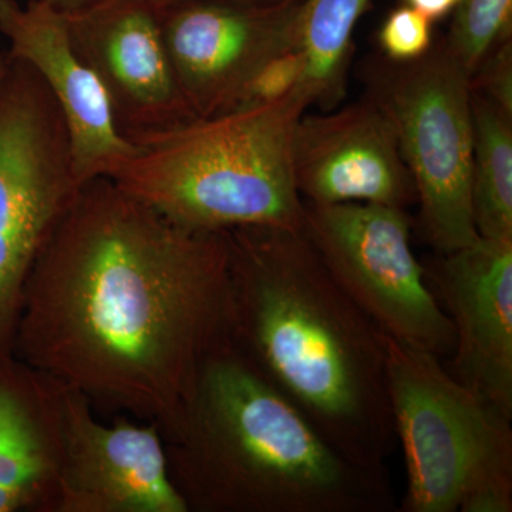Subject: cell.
I'll use <instances>...</instances> for the list:
<instances>
[{
	"label": "cell",
	"instance_id": "6da1fadb",
	"mask_svg": "<svg viewBox=\"0 0 512 512\" xmlns=\"http://www.w3.org/2000/svg\"><path fill=\"white\" fill-rule=\"evenodd\" d=\"M228 309L225 231L183 227L97 177L33 262L13 353L94 409L161 426L228 340Z\"/></svg>",
	"mask_w": 512,
	"mask_h": 512
},
{
	"label": "cell",
	"instance_id": "7a4b0ae2",
	"mask_svg": "<svg viewBox=\"0 0 512 512\" xmlns=\"http://www.w3.org/2000/svg\"><path fill=\"white\" fill-rule=\"evenodd\" d=\"M225 237L229 342L340 454L387 470L397 440L380 330L302 228Z\"/></svg>",
	"mask_w": 512,
	"mask_h": 512
},
{
	"label": "cell",
	"instance_id": "3957f363",
	"mask_svg": "<svg viewBox=\"0 0 512 512\" xmlns=\"http://www.w3.org/2000/svg\"><path fill=\"white\" fill-rule=\"evenodd\" d=\"M188 512H393L387 470L353 463L225 340L161 424Z\"/></svg>",
	"mask_w": 512,
	"mask_h": 512
},
{
	"label": "cell",
	"instance_id": "277c9868",
	"mask_svg": "<svg viewBox=\"0 0 512 512\" xmlns=\"http://www.w3.org/2000/svg\"><path fill=\"white\" fill-rule=\"evenodd\" d=\"M311 106L301 84L275 103L190 121L134 143L109 178L183 227L302 228L292 138Z\"/></svg>",
	"mask_w": 512,
	"mask_h": 512
},
{
	"label": "cell",
	"instance_id": "5b68a950",
	"mask_svg": "<svg viewBox=\"0 0 512 512\" xmlns=\"http://www.w3.org/2000/svg\"><path fill=\"white\" fill-rule=\"evenodd\" d=\"M387 390L406 464L403 512H511L512 419L440 357L382 335Z\"/></svg>",
	"mask_w": 512,
	"mask_h": 512
},
{
	"label": "cell",
	"instance_id": "8992f818",
	"mask_svg": "<svg viewBox=\"0 0 512 512\" xmlns=\"http://www.w3.org/2000/svg\"><path fill=\"white\" fill-rule=\"evenodd\" d=\"M366 97L392 123L434 252L478 241L471 208L473 110L470 76L446 40L413 62L377 57L365 70Z\"/></svg>",
	"mask_w": 512,
	"mask_h": 512
},
{
	"label": "cell",
	"instance_id": "52a82bcc",
	"mask_svg": "<svg viewBox=\"0 0 512 512\" xmlns=\"http://www.w3.org/2000/svg\"><path fill=\"white\" fill-rule=\"evenodd\" d=\"M79 188L55 97L10 56L0 82V356L13 353L30 269Z\"/></svg>",
	"mask_w": 512,
	"mask_h": 512
},
{
	"label": "cell",
	"instance_id": "ba28073f",
	"mask_svg": "<svg viewBox=\"0 0 512 512\" xmlns=\"http://www.w3.org/2000/svg\"><path fill=\"white\" fill-rule=\"evenodd\" d=\"M406 210L303 202L302 229L330 274L387 338L450 359L453 322L412 249Z\"/></svg>",
	"mask_w": 512,
	"mask_h": 512
},
{
	"label": "cell",
	"instance_id": "9c48e42d",
	"mask_svg": "<svg viewBox=\"0 0 512 512\" xmlns=\"http://www.w3.org/2000/svg\"><path fill=\"white\" fill-rule=\"evenodd\" d=\"M77 55L106 92L117 130L131 143L197 120L165 46L151 0H103L64 15Z\"/></svg>",
	"mask_w": 512,
	"mask_h": 512
},
{
	"label": "cell",
	"instance_id": "30bf717a",
	"mask_svg": "<svg viewBox=\"0 0 512 512\" xmlns=\"http://www.w3.org/2000/svg\"><path fill=\"white\" fill-rule=\"evenodd\" d=\"M56 512H188L156 421L103 423L87 397L63 386Z\"/></svg>",
	"mask_w": 512,
	"mask_h": 512
},
{
	"label": "cell",
	"instance_id": "8fae6325",
	"mask_svg": "<svg viewBox=\"0 0 512 512\" xmlns=\"http://www.w3.org/2000/svg\"><path fill=\"white\" fill-rule=\"evenodd\" d=\"M158 9L175 76L198 119L225 113L262 63L301 45L298 0L272 6L195 0Z\"/></svg>",
	"mask_w": 512,
	"mask_h": 512
},
{
	"label": "cell",
	"instance_id": "7c38bea8",
	"mask_svg": "<svg viewBox=\"0 0 512 512\" xmlns=\"http://www.w3.org/2000/svg\"><path fill=\"white\" fill-rule=\"evenodd\" d=\"M423 266L453 322L448 372L512 419V241L480 237Z\"/></svg>",
	"mask_w": 512,
	"mask_h": 512
},
{
	"label": "cell",
	"instance_id": "4fadbf2b",
	"mask_svg": "<svg viewBox=\"0 0 512 512\" xmlns=\"http://www.w3.org/2000/svg\"><path fill=\"white\" fill-rule=\"evenodd\" d=\"M292 168L296 190L309 204L407 211L417 202L392 123L366 96L342 109L303 114L293 131Z\"/></svg>",
	"mask_w": 512,
	"mask_h": 512
},
{
	"label": "cell",
	"instance_id": "5bb4252c",
	"mask_svg": "<svg viewBox=\"0 0 512 512\" xmlns=\"http://www.w3.org/2000/svg\"><path fill=\"white\" fill-rule=\"evenodd\" d=\"M0 33L9 42V55L29 63L55 97L80 185L109 177L136 153V144L117 130L96 74L74 50L63 13L40 0L26 5L0 0Z\"/></svg>",
	"mask_w": 512,
	"mask_h": 512
},
{
	"label": "cell",
	"instance_id": "9a60e30c",
	"mask_svg": "<svg viewBox=\"0 0 512 512\" xmlns=\"http://www.w3.org/2000/svg\"><path fill=\"white\" fill-rule=\"evenodd\" d=\"M63 384L0 356V512H56Z\"/></svg>",
	"mask_w": 512,
	"mask_h": 512
},
{
	"label": "cell",
	"instance_id": "2e32d148",
	"mask_svg": "<svg viewBox=\"0 0 512 512\" xmlns=\"http://www.w3.org/2000/svg\"><path fill=\"white\" fill-rule=\"evenodd\" d=\"M471 208L477 234L512 241V116L471 90Z\"/></svg>",
	"mask_w": 512,
	"mask_h": 512
},
{
	"label": "cell",
	"instance_id": "e0dca14e",
	"mask_svg": "<svg viewBox=\"0 0 512 512\" xmlns=\"http://www.w3.org/2000/svg\"><path fill=\"white\" fill-rule=\"evenodd\" d=\"M301 46L306 55L303 89L326 111L348 89L353 33L369 0H298Z\"/></svg>",
	"mask_w": 512,
	"mask_h": 512
},
{
	"label": "cell",
	"instance_id": "ac0fdd59",
	"mask_svg": "<svg viewBox=\"0 0 512 512\" xmlns=\"http://www.w3.org/2000/svg\"><path fill=\"white\" fill-rule=\"evenodd\" d=\"M512 39V0H460L444 37L468 76L504 40Z\"/></svg>",
	"mask_w": 512,
	"mask_h": 512
},
{
	"label": "cell",
	"instance_id": "d6986e66",
	"mask_svg": "<svg viewBox=\"0 0 512 512\" xmlns=\"http://www.w3.org/2000/svg\"><path fill=\"white\" fill-rule=\"evenodd\" d=\"M305 73L306 55L302 46L289 47L266 60L245 80L225 113L254 109L282 100L301 86Z\"/></svg>",
	"mask_w": 512,
	"mask_h": 512
},
{
	"label": "cell",
	"instance_id": "ffe728a7",
	"mask_svg": "<svg viewBox=\"0 0 512 512\" xmlns=\"http://www.w3.org/2000/svg\"><path fill=\"white\" fill-rule=\"evenodd\" d=\"M433 23L421 13L403 5L392 10L377 33L384 59L407 63L426 55L434 43Z\"/></svg>",
	"mask_w": 512,
	"mask_h": 512
},
{
	"label": "cell",
	"instance_id": "44dd1931",
	"mask_svg": "<svg viewBox=\"0 0 512 512\" xmlns=\"http://www.w3.org/2000/svg\"><path fill=\"white\" fill-rule=\"evenodd\" d=\"M473 92L512 116V39L494 47L470 77Z\"/></svg>",
	"mask_w": 512,
	"mask_h": 512
},
{
	"label": "cell",
	"instance_id": "7402d4cb",
	"mask_svg": "<svg viewBox=\"0 0 512 512\" xmlns=\"http://www.w3.org/2000/svg\"><path fill=\"white\" fill-rule=\"evenodd\" d=\"M460 0H404V5L417 10L424 18L431 23L446 18L450 13H454Z\"/></svg>",
	"mask_w": 512,
	"mask_h": 512
},
{
	"label": "cell",
	"instance_id": "603a6c76",
	"mask_svg": "<svg viewBox=\"0 0 512 512\" xmlns=\"http://www.w3.org/2000/svg\"><path fill=\"white\" fill-rule=\"evenodd\" d=\"M40 2L52 6L53 9L59 10L63 15H69V13L77 12V10L97 5V3L103 2V0H40Z\"/></svg>",
	"mask_w": 512,
	"mask_h": 512
},
{
	"label": "cell",
	"instance_id": "cb8c5ba5",
	"mask_svg": "<svg viewBox=\"0 0 512 512\" xmlns=\"http://www.w3.org/2000/svg\"><path fill=\"white\" fill-rule=\"evenodd\" d=\"M151 2H153L157 8H164V6L177 5V3L195 2V0H151ZM218 2L241 3V5L252 6H272L289 2V0H218Z\"/></svg>",
	"mask_w": 512,
	"mask_h": 512
},
{
	"label": "cell",
	"instance_id": "d4e9b609",
	"mask_svg": "<svg viewBox=\"0 0 512 512\" xmlns=\"http://www.w3.org/2000/svg\"><path fill=\"white\" fill-rule=\"evenodd\" d=\"M10 64V56L9 53H0V82H2L3 77H5L6 72H8Z\"/></svg>",
	"mask_w": 512,
	"mask_h": 512
}]
</instances>
